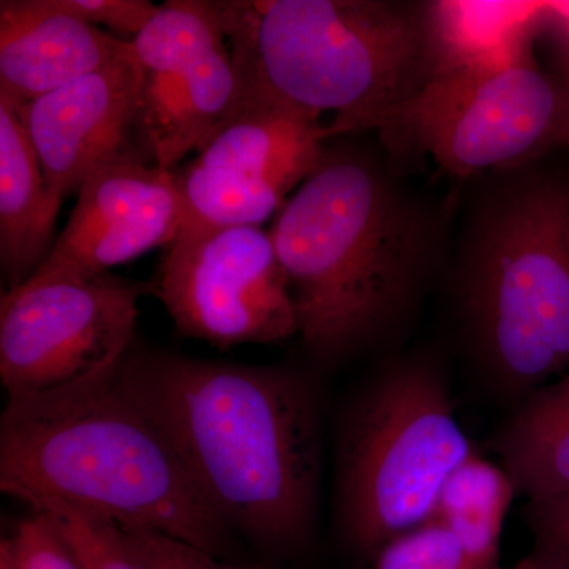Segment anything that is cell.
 <instances>
[{
  "label": "cell",
  "instance_id": "1",
  "mask_svg": "<svg viewBox=\"0 0 569 569\" xmlns=\"http://www.w3.org/2000/svg\"><path fill=\"white\" fill-rule=\"evenodd\" d=\"M119 381L162 429L228 529L274 550L312 531L320 481L316 388L284 367L130 350Z\"/></svg>",
  "mask_w": 569,
  "mask_h": 569
},
{
  "label": "cell",
  "instance_id": "2",
  "mask_svg": "<svg viewBox=\"0 0 569 569\" xmlns=\"http://www.w3.org/2000/svg\"><path fill=\"white\" fill-rule=\"evenodd\" d=\"M296 328L323 359L353 353L413 306L440 249L437 213L358 148L323 159L271 231Z\"/></svg>",
  "mask_w": 569,
  "mask_h": 569
},
{
  "label": "cell",
  "instance_id": "3",
  "mask_svg": "<svg viewBox=\"0 0 569 569\" xmlns=\"http://www.w3.org/2000/svg\"><path fill=\"white\" fill-rule=\"evenodd\" d=\"M118 369L80 387L7 399L0 490L31 511L78 509L222 557L230 529L162 429L122 387Z\"/></svg>",
  "mask_w": 569,
  "mask_h": 569
},
{
  "label": "cell",
  "instance_id": "4",
  "mask_svg": "<svg viewBox=\"0 0 569 569\" xmlns=\"http://www.w3.org/2000/svg\"><path fill=\"white\" fill-rule=\"evenodd\" d=\"M242 99L320 121L326 140L418 92L438 70L432 7L387 0H217Z\"/></svg>",
  "mask_w": 569,
  "mask_h": 569
},
{
  "label": "cell",
  "instance_id": "5",
  "mask_svg": "<svg viewBox=\"0 0 569 569\" xmlns=\"http://www.w3.org/2000/svg\"><path fill=\"white\" fill-rule=\"evenodd\" d=\"M468 329L501 387L529 395L569 366V187L516 176L468 224L459 271Z\"/></svg>",
  "mask_w": 569,
  "mask_h": 569
},
{
  "label": "cell",
  "instance_id": "6",
  "mask_svg": "<svg viewBox=\"0 0 569 569\" xmlns=\"http://www.w3.org/2000/svg\"><path fill=\"white\" fill-rule=\"evenodd\" d=\"M473 455L436 365L389 367L356 400L339 451V518L370 552L433 518L441 489Z\"/></svg>",
  "mask_w": 569,
  "mask_h": 569
},
{
  "label": "cell",
  "instance_id": "7",
  "mask_svg": "<svg viewBox=\"0 0 569 569\" xmlns=\"http://www.w3.org/2000/svg\"><path fill=\"white\" fill-rule=\"evenodd\" d=\"M533 39L497 61L438 70L413 96L372 116L362 133L378 130L459 178L569 149V102L559 78L539 67Z\"/></svg>",
  "mask_w": 569,
  "mask_h": 569
},
{
  "label": "cell",
  "instance_id": "8",
  "mask_svg": "<svg viewBox=\"0 0 569 569\" xmlns=\"http://www.w3.org/2000/svg\"><path fill=\"white\" fill-rule=\"evenodd\" d=\"M148 287L110 274L31 276L0 301V380L7 399L50 395L110 376L132 350Z\"/></svg>",
  "mask_w": 569,
  "mask_h": 569
},
{
  "label": "cell",
  "instance_id": "9",
  "mask_svg": "<svg viewBox=\"0 0 569 569\" xmlns=\"http://www.w3.org/2000/svg\"><path fill=\"white\" fill-rule=\"evenodd\" d=\"M149 290L183 337L212 346L298 335L287 277L261 227L182 224Z\"/></svg>",
  "mask_w": 569,
  "mask_h": 569
},
{
  "label": "cell",
  "instance_id": "10",
  "mask_svg": "<svg viewBox=\"0 0 569 569\" xmlns=\"http://www.w3.org/2000/svg\"><path fill=\"white\" fill-rule=\"evenodd\" d=\"M142 84L138 137L173 171L241 103L242 84L216 2L168 0L132 41Z\"/></svg>",
  "mask_w": 569,
  "mask_h": 569
},
{
  "label": "cell",
  "instance_id": "11",
  "mask_svg": "<svg viewBox=\"0 0 569 569\" xmlns=\"http://www.w3.org/2000/svg\"><path fill=\"white\" fill-rule=\"evenodd\" d=\"M174 171L137 153L103 164L78 192L69 222L36 277L96 279L157 247L170 246L182 227Z\"/></svg>",
  "mask_w": 569,
  "mask_h": 569
},
{
  "label": "cell",
  "instance_id": "12",
  "mask_svg": "<svg viewBox=\"0 0 569 569\" xmlns=\"http://www.w3.org/2000/svg\"><path fill=\"white\" fill-rule=\"evenodd\" d=\"M133 44V43H132ZM142 71L132 51L20 108L52 193L66 200L103 164L134 153Z\"/></svg>",
  "mask_w": 569,
  "mask_h": 569
},
{
  "label": "cell",
  "instance_id": "13",
  "mask_svg": "<svg viewBox=\"0 0 569 569\" xmlns=\"http://www.w3.org/2000/svg\"><path fill=\"white\" fill-rule=\"evenodd\" d=\"M62 0L0 2V99L20 108L132 51Z\"/></svg>",
  "mask_w": 569,
  "mask_h": 569
},
{
  "label": "cell",
  "instance_id": "14",
  "mask_svg": "<svg viewBox=\"0 0 569 569\" xmlns=\"http://www.w3.org/2000/svg\"><path fill=\"white\" fill-rule=\"evenodd\" d=\"M325 127L312 116L282 104L242 99L193 160L264 179L288 193L323 159Z\"/></svg>",
  "mask_w": 569,
  "mask_h": 569
},
{
  "label": "cell",
  "instance_id": "15",
  "mask_svg": "<svg viewBox=\"0 0 569 569\" xmlns=\"http://www.w3.org/2000/svg\"><path fill=\"white\" fill-rule=\"evenodd\" d=\"M61 203L48 189L20 114L0 99V271L9 290L51 253Z\"/></svg>",
  "mask_w": 569,
  "mask_h": 569
},
{
  "label": "cell",
  "instance_id": "16",
  "mask_svg": "<svg viewBox=\"0 0 569 569\" xmlns=\"http://www.w3.org/2000/svg\"><path fill=\"white\" fill-rule=\"evenodd\" d=\"M501 467L530 507L569 500V376L527 395L497 441Z\"/></svg>",
  "mask_w": 569,
  "mask_h": 569
},
{
  "label": "cell",
  "instance_id": "17",
  "mask_svg": "<svg viewBox=\"0 0 569 569\" xmlns=\"http://www.w3.org/2000/svg\"><path fill=\"white\" fill-rule=\"evenodd\" d=\"M430 7L438 70L497 61L541 28L542 3L430 2Z\"/></svg>",
  "mask_w": 569,
  "mask_h": 569
},
{
  "label": "cell",
  "instance_id": "18",
  "mask_svg": "<svg viewBox=\"0 0 569 569\" xmlns=\"http://www.w3.org/2000/svg\"><path fill=\"white\" fill-rule=\"evenodd\" d=\"M516 488L503 467L471 455L445 482L433 518L460 539L479 569H497Z\"/></svg>",
  "mask_w": 569,
  "mask_h": 569
},
{
  "label": "cell",
  "instance_id": "19",
  "mask_svg": "<svg viewBox=\"0 0 569 569\" xmlns=\"http://www.w3.org/2000/svg\"><path fill=\"white\" fill-rule=\"evenodd\" d=\"M176 176L182 224L189 227H261L283 208L287 192L264 179L187 163Z\"/></svg>",
  "mask_w": 569,
  "mask_h": 569
},
{
  "label": "cell",
  "instance_id": "20",
  "mask_svg": "<svg viewBox=\"0 0 569 569\" xmlns=\"http://www.w3.org/2000/svg\"><path fill=\"white\" fill-rule=\"evenodd\" d=\"M32 512L52 520L82 569H146L110 520L59 505H47Z\"/></svg>",
  "mask_w": 569,
  "mask_h": 569
},
{
  "label": "cell",
  "instance_id": "21",
  "mask_svg": "<svg viewBox=\"0 0 569 569\" xmlns=\"http://www.w3.org/2000/svg\"><path fill=\"white\" fill-rule=\"evenodd\" d=\"M373 569H479L466 546L432 518L392 538L376 552Z\"/></svg>",
  "mask_w": 569,
  "mask_h": 569
},
{
  "label": "cell",
  "instance_id": "22",
  "mask_svg": "<svg viewBox=\"0 0 569 569\" xmlns=\"http://www.w3.org/2000/svg\"><path fill=\"white\" fill-rule=\"evenodd\" d=\"M22 519L0 546V569H82L61 531L40 512Z\"/></svg>",
  "mask_w": 569,
  "mask_h": 569
},
{
  "label": "cell",
  "instance_id": "23",
  "mask_svg": "<svg viewBox=\"0 0 569 569\" xmlns=\"http://www.w3.org/2000/svg\"><path fill=\"white\" fill-rule=\"evenodd\" d=\"M118 529L127 548L146 569H244L222 563L203 549L156 531L119 526Z\"/></svg>",
  "mask_w": 569,
  "mask_h": 569
},
{
  "label": "cell",
  "instance_id": "24",
  "mask_svg": "<svg viewBox=\"0 0 569 569\" xmlns=\"http://www.w3.org/2000/svg\"><path fill=\"white\" fill-rule=\"evenodd\" d=\"M62 6L126 41H133L159 10L148 0H62Z\"/></svg>",
  "mask_w": 569,
  "mask_h": 569
},
{
  "label": "cell",
  "instance_id": "25",
  "mask_svg": "<svg viewBox=\"0 0 569 569\" xmlns=\"http://www.w3.org/2000/svg\"><path fill=\"white\" fill-rule=\"evenodd\" d=\"M530 522L539 546L569 559V500L530 507Z\"/></svg>",
  "mask_w": 569,
  "mask_h": 569
},
{
  "label": "cell",
  "instance_id": "26",
  "mask_svg": "<svg viewBox=\"0 0 569 569\" xmlns=\"http://www.w3.org/2000/svg\"><path fill=\"white\" fill-rule=\"evenodd\" d=\"M541 26L552 32L559 66L556 77L569 102V2L542 3Z\"/></svg>",
  "mask_w": 569,
  "mask_h": 569
},
{
  "label": "cell",
  "instance_id": "27",
  "mask_svg": "<svg viewBox=\"0 0 569 569\" xmlns=\"http://www.w3.org/2000/svg\"><path fill=\"white\" fill-rule=\"evenodd\" d=\"M509 569H569V559L556 550L538 545L533 552Z\"/></svg>",
  "mask_w": 569,
  "mask_h": 569
}]
</instances>
